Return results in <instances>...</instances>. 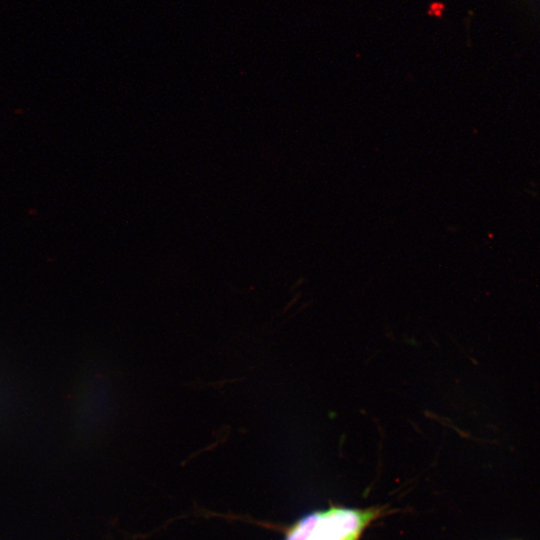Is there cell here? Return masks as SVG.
I'll list each match as a JSON object with an SVG mask.
<instances>
[{"instance_id":"1","label":"cell","mask_w":540,"mask_h":540,"mask_svg":"<svg viewBox=\"0 0 540 540\" xmlns=\"http://www.w3.org/2000/svg\"><path fill=\"white\" fill-rule=\"evenodd\" d=\"M374 510L333 507L303 515L284 540H357L375 517Z\"/></svg>"}]
</instances>
